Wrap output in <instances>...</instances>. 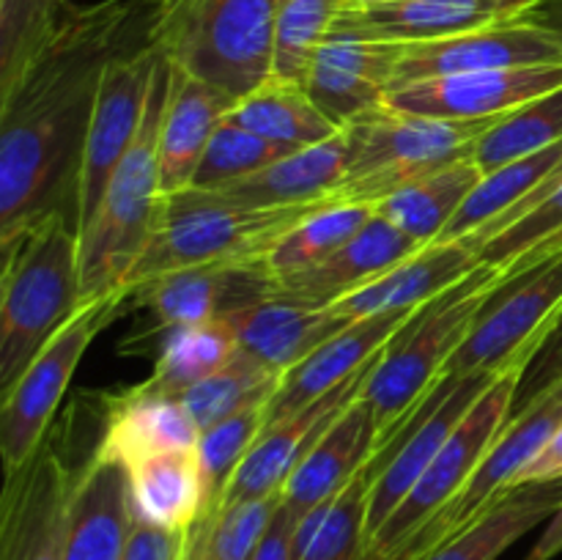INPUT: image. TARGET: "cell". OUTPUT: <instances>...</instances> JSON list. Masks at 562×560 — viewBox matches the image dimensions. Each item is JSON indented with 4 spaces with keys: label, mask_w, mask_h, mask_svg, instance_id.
<instances>
[{
    "label": "cell",
    "mask_w": 562,
    "mask_h": 560,
    "mask_svg": "<svg viewBox=\"0 0 562 560\" xmlns=\"http://www.w3.org/2000/svg\"><path fill=\"white\" fill-rule=\"evenodd\" d=\"M283 505V489L267 497H247L201 516L206 560H250Z\"/></svg>",
    "instance_id": "44"
},
{
    "label": "cell",
    "mask_w": 562,
    "mask_h": 560,
    "mask_svg": "<svg viewBox=\"0 0 562 560\" xmlns=\"http://www.w3.org/2000/svg\"><path fill=\"white\" fill-rule=\"evenodd\" d=\"M376 209V206H373ZM420 242L406 236L384 217L373 214L340 250L324 258L322 264L311 267L307 272L296 275L280 283V294H289L294 300L311 302V305H333L344 296L355 294L357 289L376 280L398 261L417 253Z\"/></svg>",
    "instance_id": "27"
},
{
    "label": "cell",
    "mask_w": 562,
    "mask_h": 560,
    "mask_svg": "<svg viewBox=\"0 0 562 560\" xmlns=\"http://www.w3.org/2000/svg\"><path fill=\"white\" fill-rule=\"evenodd\" d=\"M505 278V269L481 264L442 296L417 307L390 338L373 362L362 393L376 434V453L404 432L423 401L434 393L445 366L472 329L477 311Z\"/></svg>",
    "instance_id": "3"
},
{
    "label": "cell",
    "mask_w": 562,
    "mask_h": 560,
    "mask_svg": "<svg viewBox=\"0 0 562 560\" xmlns=\"http://www.w3.org/2000/svg\"><path fill=\"white\" fill-rule=\"evenodd\" d=\"M373 214H376V209L371 203H322L274 245V250L267 258V267L272 269L278 283L296 278V275L307 272L311 267L322 264L324 258L333 256L335 250H340Z\"/></svg>",
    "instance_id": "38"
},
{
    "label": "cell",
    "mask_w": 562,
    "mask_h": 560,
    "mask_svg": "<svg viewBox=\"0 0 562 560\" xmlns=\"http://www.w3.org/2000/svg\"><path fill=\"white\" fill-rule=\"evenodd\" d=\"M497 119L453 121L404 113L387 102L344 126L349 168L335 201L376 206L398 187L442 165L470 157L472 143Z\"/></svg>",
    "instance_id": "7"
},
{
    "label": "cell",
    "mask_w": 562,
    "mask_h": 560,
    "mask_svg": "<svg viewBox=\"0 0 562 560\" xmlns=\"http://www.w3.org/2000/svg\"><path fill=\"white\" fill-rule=\"evenodd\" d=\"M562 423V382L554 384L552 390L525 406L521 412L510 415L499 437L483 456L477 464L475 475L464 486V492L445 505L409 544L398 552L395 560H420L445 541L464 533L472 522L481 519L497 500L514 492L516 478L525 472V467L541 453L543 445L552 439Z\"/></svg>",
    "instance_id": "11"
},
{
    "label": "cell",
    "mask_w": 562,
    "mask_h": 560,
    "mask_svg": "<svg viewBox=\"0 0 562 560\" xmlns=\"http://www.w3.org/2000/svg\"><path fill=\"white\" fill-rule=\"evenodd\" d=\"M412 313L415 311H393L382 316L357 318L338 329L333 338L324 340L300 366L283 373L267 404V426L316 404L318 399L371 366Z\"/></svg>",
    "instance_id": "20"
},
{
    "label": "cell",
    "mask_w": 562,
    "mask_h": 560,
    "mask_svg": "<svg viewBox=\"0 0 562 560\" xmlns=\"http://www.w3.org/2000/svg\"><path fill=\"white\" fill-rule=\"evenodd\" d=\"M481 264L477 253L470 250L464 242L437 239L390 267L387 272L357 289L355 294L327 307L344 322L382 316V313L393 311H417L420 305L437 300L456 283H461Z\"/></svg>",
    "instance_id": "21"
},
{
    "label": "cell",
    "mask_w": 562,
    "mask_h": 560,
    "mask_svg": "<svg viewBox=\"0 0 562 560\" xmlns=\"http://www.w3.org/2000/svg\"><path fill=\"white\" fill-rule=\"evenodd\" d=\"M187 560H206L203 555V536H201V519L190 530V547H187Z\"/></svg>",
    "instance_id": "51"
},
{
    "label": "cell",
    "mask_w": 562,
    "mask_h": 560,
    "mask_svg": "<svg viewBox=\"0 0 562 560\" xmlns=\"http://www.w3.org/2000/svg\"><path fill=\"white\" fill-rule=\"evenodd\" d=\"M170 88V60L159 58L140 132L115 168L91 223L80 236V305L126 296L130 278L151 245L162 209L159 126Z\"/></svg>",
    "instance_id": "2"
},
{
    "label": "cell",
    "mask_w": 562,
    "mask_h": 560,
    "mask_svg": "<svg viewBox=\"0 0 562 560\" xmlns=\"http://www.w3.org/2000/svg\"><path fill=\"white\" fill-rule=\"evenodd\" d=\"M362 393L311 445L283 483V505L296 519L333 500L376 456V434Z\"/></svg>",
    "instance_id": "24"
},
{
    "label": "cell",
    "mask_w": 562,
    "mask_h": 560,
    "mask_svg": "<svg viewBox=\"0 0 562 560\" xmlns=\"http://www.w3.org/2000/svg\"><path fill=\"white\" fill-rule=\"evenodd\" d=\"M552 481H562V423L558 426V432L552 434L547 445L541 448V453L525 467L519 478H516V486H530V483H552Z\"/></svg>",
    "instance_id": "47"
},
{
    "label": "cell",
    "mask_w": 562,
    "mask_h": 560,
    "mask_svg": "<svg viewBox=\"0 0 562 560\" xmlns=\"http://www.w3.org/2000/svg\"><path fill=\"white\" fill-rule=\"evenodd\" d=\"M280 379H283L280 373H274L261 360H256V357L239 349L231 357L228 366H223L212 377L192 384L181 395V404L187 406L195 426L201 432H206L209 426L220 423L223 417L234 415L241 406L272 399Z\"/></svg>",
    "instance_id": "40"
},
{
    "label": "cell",
    "mask_w": 562,
    "mask_h": 560,
    "mask_svg": "<svg viewBox=\"0 0 562 560\" xmlns=\"http://www.w3.org/2000/svg\"><path fill=\"white\" fill-rule=\"evenodd\" d=\"M0 393H9L44 344L80 311V236L53 212L3 256Z\"/></svg>",
    "instance_id": "4"
},
{
    "label": "cell",
    "mask_w": 562,
    "mask_h": 560,
    "mask_svg": "<svg viewBox=\"0 0 562 560\" xmlns=\"http://www.w3.org/2000/svg\"><path fill=\"white\" fill-rule=\"evenodd\" d=\"M494 379H497L494 373H470V377L437 384L434 393L423 401L420 410L406 423L404 432L387 448L373 456L376 475H373L371 500H368L366 544L387 522V516L398 508L409 489L420 481L434 456L442 450L450 434L459 428L467 412L486 393Z\"/></svg>",
    "instance_id": "13"
},
{
    "label": "cell",
    "mask_w": 562,
    "mask_h": 560,
    "mask_svg": "<svg viewBox=\"0 0 562 560\" xmlns=\"http://www.w3.org/2000/svg\"><path fill=\"white\" fill-rule=\"evenodd\" d=\"M560 552H562V505L554 511V516L549 519L547 530H543V536L538 538V544L532 547L530 558L527 560H552V558H558Z\"/></svg>",
    "instance_id": "49"
},
{
    "label": "cell",
    "mask_w": 562,
    "mask_h": 560,
    "mask_svg": "<svg viewBox=\"0 0 562 560\" xmlns=\"http://www.w3.org/2000/svg\"><path fill=\"white\" fill-rule=\"evenodd\" d=\"M393 3V0H346V9H368V5Z\"/></svg>",
    "instance_id": "53"
},
{
    "label": "cell",
    "mask_w": 562,
    "mask_h": 560,
    "mask_svg": "<svg viewBox=\"0 0 562 560\" xmlns=\"http://www.w3.org/2000/svg\"><path fill=\"white\" fill-rule=\"evenodd\" d=\"M401 47L404 44L379 42L335 25L307 71V93L344 130L357 115L387 102V93L395 88Z\"/></svg>",
    "instance_id": "18"
},
{
    "label": "cell",
    "mask_w": 562,
    "mask_h": 560,
    "mask_svg": "<svg viewBox=\"0 0 562 560\" xmlns=\"http://www.w3.org/2000/svg\"><path fill=\"white\" fill-rule=\"evenodd\" d=\"M492 3L503 5V9H510L516 11V14H525V11H530L532 5L541 3V0H492Z\"/></svg>",
    "instance_id": "52"
},
{
    "label": "cell",
    "mask_w": 562,
    "mask_h": 560,
    "mask_svg": "<svg viewBox=\"0 0 562 560\" xmlns=\"http://www.w3.org/2000/svg\"><path fill=\"white\" fill-rule=\"evenodd\" d=\"M280 291L267 261L198 264L137 285L130 296L151 307L162 327H190L258 305Z\"/></svg>",
    "instance_id": "16"
},
{
    "label": "cell",
    "mask_w": 562,
    "mask_h": 560,
    "mask_svg": "<svg viewBox=\"0 0 562 560\" xmlns=\"http://www.w3.org/2000/svg\"><path fill=\"white\" fill-rule=\"evenodd\" d=\"M159 58L162 53L146 36L115 55L104 69L86 135V148H82L75 217L77 236H82V231L88 228L115 168L140 132Z\"/></svg>",
    "instance_id": "12"
},
{
    "label": "cell",
    "mask_w": 562,
    "mask_h": 560,
    "mask_svg": "<svg viewBox=\"0 0 562 560\" xmlns=\"http://www.w3.org/2000/svg\"><path fill=\"white\" fill-rule=\"evenodd\" d=\"M132 525L126 470L91 453L71 483L64 560H124Z\"/></svg>",
    "instance_id": "23"
},
{
    "label": "cell",
    "mask_w": 562,
    "mask_h": 560,
    "mask_svg": "<svg viewBox=\"0 0 562 560\" xmlns=\"http://www.w3.org/2000/svg\"><path fill=\"white\" fill-rule=\"evenodd\" d=\"M135 522L190 533L209 511V489L195 448L162 450L126 470Z\"/></svg>",
    "instance_id": "30"
},
{
    "label": "cell",
    "mask_w": 562,
    "mask_h": 560,
    "mask_svg": "<svg viewBox=\"0 0 562 560\" xmlns=\"http://www.w3.org/2000/svg\"><path fill=\"white\" fill-rule=\"evenodd\" d=\"M75 472L47 434L36 453L5 475L0 511V560H64Z\"/></svg>",
    "instance_id": "14"
},
{
    "label": "cell",
    "mask_w": 562,
    "mask_h": 560,
    "mask_svg": "<svg viewBox=\"0 0 562 560\" xmlns=\"http://www.w3.org/2000/svg\"><path fill=\"white\" fill-rule=\"evenodd\" d=\"M488 267L514 275L562 247V165L514 212L464 239Z\"/></svg>",
    "instance_id": "31"
},
{
    "label": "cell",
    "mask_w": 562,
    "mask_h": 560,
    "mask_svg": "<svg viewBox=\"0 0 562 560\" xmlns=\"http://www.w3.org/2000/svg\"><path fill=\"white\" fill-rule=\"evenodd\" d=\"M102 437L93 459L110 461L124 470L162 450L195 448L201 428L176 395L151 393L135 384L121 395H108L102 410Z\"/></svg>",
    "instance_id": "22"
},
{
    "label": "cell",
    "mask_w": 562,
    "mask_h": 560,
    "mask_svg": "<svg viewBox=\"0 0 562 560\" xmlns=\"http://www.w3.org/2000/svg\"><path fill=\"white\" fill-rule=\"evenodd\" d=\"M521 16H525L527 22H532V25L554 33L562 42V0H541V3H536Z\"/></svg>",
    "instance_id": "50"
},
{
    "label": "cell",
    "mask_w": 562,
    "mask_h": 560,
    "mask_svg": "<svg viewBox=\"0 0 562 560\" xmlns=\"http://www.w3.org/2000/svg\"><path fill=\"white\" fill-rule=\"evenodd\" d=\"M346 9V0H283L274 22L272 75L280 80L302 82L324 38L333 33L335 20Z\"/></svg>",
    "instance_id": "41"
},
{
    "label": "cell",
    "mask_w": 562,
    "mask_h": 560,
    "mask_svg": "<svg viewBox=\"0 0 562 560\" xmlns=\"http://www.w3.org/2000/svg\"><path fill=\"white\" fill-rule=\"evenodd\" d=\"M66 9V0H0V93L47 47Z\"/></svg>",
    "instance_id": "42"
},
{
    "label": "cell",
    "mask_w": 562,
    "mask_h": 560,
    "mask_svg": "<svg viewBox=\"0 0 562 560\" xmlns=\"http://www.w3.org/2000/svg\"><path fill=\"white\" fill-rule=\"evenodd\" d=\"M225 322L236 333L239 349L261 360L280 377L300 366L313 349L349 324L335 316L329 307L311 305L280 291L258 305L231 313Z\"/></svg>",
    "instance_id": "26"
},
{
    "label": "cell",
    "mask_w": 562,
    "mask_h": 560,
    "mask_svg": "<svg viewBox=\"0 0 562 560\" xmlns=\"http://www.w3.org/2000/svg\"><path fill=\"white\" fill-rule=\"evenodd\" d=\"M562 141V88L521 104L519 110L499 115L475 143L470 157L477 168H503L514 159L536 154Z\"/></svg>",
    "instance_id": "39"
},
{
    "label": "cell",
    "mask_w": 562,
    "mask_h": 560,
    "mask_svg": "<svg viewBox=\"0 0 562 560\" xmlns=\"http://www.w3.org/2000/svg\"><path fill=\"white\" fill-rule=\"evenodd\" d=\"M519 16L492 0H393L368 9H344L335 25L379 42L420 44Z\"/></svg>",
    "instance_id": "29"
},
{
    "label": "cell",
    "mask_w": 562,
    "mask_h": 560,
    "mask_svg": "<svg viewBox=\"0 0 562 560\" xmlns=\"http://www.w3.org/2000/svg\"><path fill=\"white\" fill-rule=\"evenodd\" d=\"M547 64H562V42L554 33L519 16L437 42L404 44L395 69V88L431 77Z\"/></svg>",
    "instance_id": "15"
},
{
    "label": "cell",
    "mask_w": 562,
    "mask_h": 560,
    "mask_svg": "<svg viewBox=\"0 0 562 560\" xmlns=\"http://www.w3.org/2000/svg\"><path fill=\"white\" fill-rule=\"evenodd\" d=\"M346 168H349V141L340 130L338 135L289 152L278 163L239 181H231L217 192L228 195L231 201L258 209L307 206V203L335 201L344 187Z\"/></svg>",
    "instance_id": "28"
},
{
    "label": "cell",
    "mask_w": 562,
    "mask_h": 560,
    "mask_svg": "<svg viewBox=\"0 0 562 560\" xmlns=\"http://www.w3.org/2000/svg\"><path fill=\"white\" fill-rule=\"evenodd\" d=\"M481 176L475 159L461 157L398 187L376 203V214L420 245H431L445 234Z\"/></svg>",
    "instance_id": "33"
},
{
    "label": "cell",
    "mask_w": 562,
    "mask_h": 560,
    "mask_svg": "<svg viewBox=\"0 0 562 560\" xmlns=\"http://www.w3.org/2000/svg\"><path fill=\"white\" fill-rule=\"evenodd\" d=\"M228 119L291 152L322 143L340 132V126H335L318 110L302 82L280 80V77H267L261 86L236 99Z\"/></svg>",
    "instance_id": "34"
},
{
    "label": "cell",
    "mask_w": 562,
    "mask_h": 560,
    "mask_svg": "<svg viewBox=\"0 0 562 560\" xmlns=\"http://www.w3.org/2000/svg\"><path fill=\"white\" fill-rule=\"evenodd\" d=\"M236 351H239V340L225 318L173 327L165 338L154 373L140 384L151 393L181 399L192 384L228 366Z\"/></svg>",
    "instance_id": "37"
},
{
    "label": "cell",
    "mask_w": 562,
    "mask_h": 560,
    "mask_svg": "<svg viewBox=\"0 0 562 560\" xmlns=\"http://www.w3.org/2000/svg\"><path fill=\"white\" fill-rule=\"evenodd\" d=\"M318 206L258 209L195 187L165 195L151 245L130 278V294L159 275L198 264L267 261L274 245Z\"/></svg>",
    "instance_id": "6"
},
{
    "label": "cell",
    "mask_w": 562,
    "mask_h": 560,
    "mask_svg": "<svg viewBox=\"0 0 562 560\" xmlns=\"http://www.w3.org/2000/svg\"><path fill=\"white\" fill-rule=\"evenodd\" d=\"M296 516L291 514L285 505H280L278 516H274L272 527L267 530L263 541L258 544V549L252 552L250 560H291V547H294V527Z\"/></svg>",
    "instance_id": "48"
},
{
    "label": "cell",
    "mask_w": 562,
    "mask_h": 560,
    "mask_svg": "<svg viewBox=\"0 0 562 560\" xmlns=\"http://www.w3.org/2000/svg\"><path fill=\"white\" fill-rule=\"evenodd\" d=\"M280 3H283V0H280Z\"/></svg>",
    "instance_id": "54"
},
{
    "label": "cell",
    "mask_w": 562,
    "mask_h": 560,
    "mask_svg": "<svg viewBox=\"0 0 562 560\" xmlns=\"http://www.w3.org/2000/svg\"><path fill=\"white\" fill-rule=\"evenodd\" d=\"M562 505V481L530 483L505 494L464 533L420 560H497L521 536L549 522Z\"/></svg>",
    "instance_id": "32"
},
{
    "label": "cell",
    "mask_w": 562,
    "mask_h": 560,
    "mask_svg": "<svg viewBox=\"0 0 562 560\" xmlns=\"http://www.w3.org/2000/svg\"><path fill=\"white\" fill-rule=\"evenodd\" d=\"M236 99L170 64V88L159 126V181L165 195L192 187L203 152Z\"/></svg>",
    "instance_id": "25"
},
{
    "label": "cell",
    "mask_w": 562,
    "mask_h": 560,
    "mask_svg": "<svg viewBox=\"0 0 562 560\" xmlns=\"http://www.w3.org/2000/svg\"><path fill=\"white\" fill-rule=\"evenodd\" d=\"M562 316V247L508 275L477 311L439 384L470 373H508L532 360Z\"/></svg>",
    "instance_id": "8"
},
{
    "label": "cell",
    "mask_w": 562,
    "mask_h": 560,
    "mask_svg": "<svg viewBox=\"0 0 562 560\" xmlns=\"http://www.w3.org/2000/svg\"><path fill=\"white\" fill-rule=\"evenodd\" d=\"M373 475L376 464L371 459L333 500L296 522L291 560H362Z\"/></svg>",
    "instance_id": "35"
},
{
    "label": "cell",
    "mask_w": 562,
    "mask_h": 560,
    "mask_svg": "<svg viewBox=\"0 0 562 560\" xmlns=\"http://www.w3.org/2000/svg\"><path fill=\"white\" fill-rule=\"evenodd\" d=\"M521 368L508 373H499L486 393L472 404L464 421L459 423L448 443L442 445L420 481L409 489L398 508L387 516L382 527L366 544L362 560H395L401 549L439 514L448 503H453L470 478L475 475L477 464L494 439L499 437L505 423L514 415L516 390H519Z\"/></svg>",
    "instance_id": "9"
},
{
    "label": "cell",
    "mask_w": 562,
    "mask_h": 560,
    "mask_svg": "<svg viewBox=\"0 0 562 560\" xmlns=\"http://www.w3.org/2000/svg\"><path fill=\"white\" fill-rule=\"evenodd\" d=\"M289 152L291 148L267 141V137L256 135V132L225 115L214 130L206 152H203L201 165L192 176V187L195 190H220L231 181H239L256 170L267 168V165L278 163Z\"/></svg>",
    "instance_id": "43"
},
{
    "label": "cell",
    "mask_w": 562,
    "mask_h": 560,
    "mask_svg": "<svg viewBox=\"0 0 562 560\" xmlns=\"http://www.w3.org/2000/svg\"><path fill=\"white\" fill-rule=\"evenodd\" d=\"M280 0H159L154 47L198 80L241 99L272 75Z\"/></svg>",
    "instance_id": "5"
},
{
    "label": "cell",
    "mask_w": 562,
    "mask_h": 560,
    "mask_svg": "<svg viewBox=\"0 0 562 560\" xmlns=\"http://www.w3.org/2000/svg\"><path fill=\"white\" fill-rule=\"evenodd\" d=\"M373 362L368 368H362L357 377H351L349 382L335 388L333 393L318 399L316 404L305 406V410L294 412V415L263 428V434L256 439L250 453L241 459V464L236 467L231 481L225 483L223 494H220L214 508H223V505L239 503V500L247 497H267V494L280 492L283 483L289 481L291 470L311 450V445L362 393V388H366L368 377L373 371Z\"/></svg>",
    "instance_id": "19"
},
{
    "label": "cell",
    "mask_w": 562,
    "mask_h": 560,
    "mask_svg": "<svg viewBox=\"0 0 562 560\" xmlns=\"http://www.w3.org/2000/svg\"><path fill=\"white\" fill-rule=\"evenodd\" d=\"M124 302L126 296H110V300L80 305V311L38 349L14 388L3 393L0 453H3L5 475L25 464L44 443L82 355L93 338L119 316Z\"/></svg>",
    "instance_id": "10"
},
{
    "label": "cell",
    "mask_w": 562,
    "mask_h": 560,
    "mask_svg": "<svg viewBox=\"0 0 562 560\" xmlns=\"http://www.w3.org/2000/svg\"><path fill=\"white\" fill-rule=\"evenodd\" d=\"M558 88H562V64L521 66L406 82L387 93V104L428 119L481 121L499 119Z\"/></svg>",
    "instance_id": "17"
},
{
    "label": "cell",
    "mask_w": 562,
    "mask_h": 560,
    "mask_svg": "<svg viewBox=\"0 0 562 560\" xmlns=\"http://www.w3.org/2000/svg\"><path fill=\"white\" fill-rule=\"evenodd\" d=\"M267 401H256V404L241 406L234 415L223 417L220 423L209 426L201 432L198 439V456H201L203 478H206L209 489V511L217 505L220 494H223L225 483L231 481L236 467L241 464L256 439L261 437L267 428Z\"/></svg>",
    "instance_id": "45"
},
{
    "label": "cell",
    "mask_w": 562,
    "mask_h": 560,
    "mask_svg": "<svg viewBox=\"0 0 562 560\" xmlns=\"http://www.w3.org/2000/svg\"><path fill=\"white\" fill-rule=\"evenodd\" d=\"M159 0L69 5L47 47L0 93V253L47 214L77 217L80 163L104 69L151 31Z\"/></svg>",
    "instance_id": "1"
},
{
    "label": "cell",
    "mask_w": 562,
    "mask_h": 560,
    "mask_svg": "<svg viewBox=\"0 0 562 560\" xmlns=\"http://www.w3.org/2000/svg\"><path fill=\"white\" fill-rule=\"evenodd\" d=\"M190 533H170L159 527L135 522L124 560H187Z\"/></svg>",
    "instance_id": "46"
},
{
    "label": "cell",
    "mask_w": 562,
    "mask_h": 560,
    "mask_svg": "<svg viewBox=\"0 0 562 560\" xmlns=\"http://www.w3.org/2000/svg\"><path fill=\"white\" fill-rule=\"evenodd\" d=\"M562 165V141L554 146L541 148L536 154L514 159L503 168L486 170L475 190L467 195L456 217L439 236L442 242H464L483 231L486 225L497 223L508 212H514L525 198H530L549 176Z\"/></svg>",
    "instance_id": "36"
}]
</instances>
